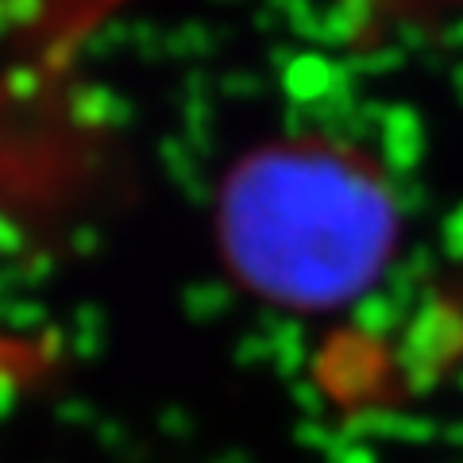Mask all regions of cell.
Wrapping results in <instances>:
<instances>
[{
  "mask_svg": "<svg viewBox=\"0 0 463 463\" xmlns=\"http://www.w3.org/2000/svg\"><path fill=\"white\" fill-rule=\"evenodd\" d=\"M5 371H8V367H5V359H0V379H5Z\"/></svg>",
  "mask_w": 463,
  "mask_h": 463,
  "instance_id": "cell-1",
  "label": "cell"
}]
</instances>
